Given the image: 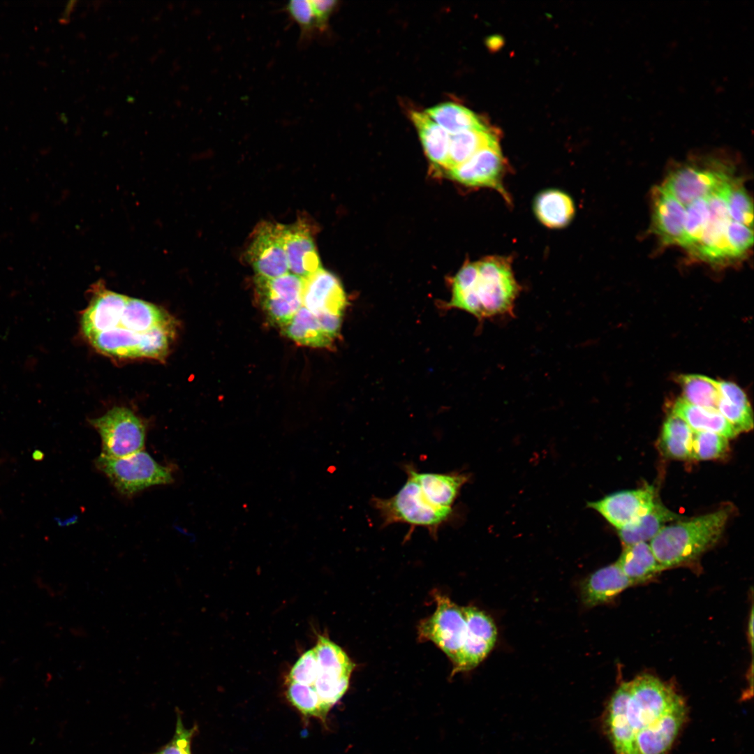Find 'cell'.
Here are the masks:
<instances>
[{
	"instance_id": "cell-34",
	"label": "cell",
	"mask_w": 754,
	"mask_h": 754,
	"mask_svg": "<svg viewBox=\"0 0 754 754\" xmlns=\"http://www.w3.org/2000/svg\"><path fill=\"white\" fill-rule=\"evenodd\" d=\"M708 217L707 198L698 199L686 206L683 247L691 250L700 240Z\"/></svg>"
},
{
	"instance_id": "cell-43",
	"label": "cell",
	"mask_w": 754,
	"mask_h": 754,
	"mask_svg": "<svg viewBox=\"0 0 754 754\" xmlns=\"http://www.w3.org/2000/svg\"><path fill=\"white\" fill-rule=\"evenodd\" d=\"M720 397L726 401L741 406H750L745 392L736 384L728 381H718Z\"/></svg>"
},
{
	"instance_id": "cell-2",
	"label": "cell",
	"mask_w": 754,
	"mask_h": 754,
	"mask_svg": "<svg viewBox=\"0 0 754 754\" xmlns=\"http://www.w3.org/2000/svg\"><path fill=\"white\" fill-rule=\"evenodd\" d=\"M520 291L508 259L487 257L460 269L452 280L447 306L466 311L480 321L512 318Z\"/></svg>"
},
{
	"instance_id": "cell-19",
	"label": "cell",
	"mask_w": 754,
	"mask_h": 754,
	"mask_svg": "<svg viewBox=\"0 0 754 754\" xmlns=\"http://www.w3.org/2000/svg\"><path fill=\"white\" fill-rule=\"evenodd\" d=\"M405 470L417 482L425 497L432 504L445 508H452L461 487L469 479V475L465 473H421L411 465H406Z\"/></svg>"
},
{
	"instance_id": "cell-32",
	"label": "cell",
	"mask_w": 754,
	"mask_h": 754,
	"mask_svg": "<svg viewBox=\"0 0 754 754\" xmlns=\"http://www.w3.org/2000/svg\"><path fill=\"white\" fill-rule=\"evenodd\" d=\"M287 696L290 702L304 715L325 720L329 712L312 686L288 681Z\"/></svg>"
},
{
	"instance_id": "cell-24",
	"label": "cell",
	"mask_w": 754,
	"mask_h": 754,
	"mask_svg": "<svg viewBox=\"0 0 754 754\" xmlns=\"http://www.w3.org/2000/svg\"><path fill=\"white\" fill-rule=\"evenodd\" d=\"M281 333L299 345L330 348L334 340L320 327L312 312L302 306L290 320L280 327Z\"/></svg>"
},
{
	"instance_id": "cell-37",
	"label": "cell",
	"mask_w": 754,
	"mask_h": 754,
	"mask_svg": "<svg viewBox=\"0 0 754 754\" xmlns=\"http://www.w3.org/2000/svg\"><path fill=\"white\" fill-rule=\"evenodd\" d=\"M284 11L300 29V40H310L316 31L314 17L309 0H292L283 6Z\"/></svg>"
},
{
	"instance_id": "cell-36",
	"label": "cell",
	"mask_w": 754,
	"mask_h": 754,
	"mask_svg": "<svg viewBox=\"0 0 754 754\" xmlns=\"http://www.w3.org/2000/svg\"><path fill=\"white\" fill-rule=\"evenodd\" d=\"M267 318L280 327L288 323L302 306L301 301H288L269 296H257Z\"/></svg>"
},
{
	"instance_id": "cell-25",
	"label": "cell",
	"mask_w": 754,
	"mask_h": 754,
	"mask_svg": "<svg viewBox=\"0 0 754 754\" xmlns=\"http://www.w3.org/2000/svg\"><path fill=\"white\" fill-rule=\"evenodd\" d=\"M681 516L660 503H654L651 510L634 523L618 530L623 545L651 540L670 522L679 521Z\"/></svg>"
},
{
	"instance_id": "cell-18",
	"label": "cell",
	"mask_w": 754,
	"mask_h": 754,
	"mask_svg": "<svg viewBox=\"0 0 754 754\" xmlns=\"http://www.w3.org/2000/svg\"><path fill=\"white\" fill-rule=\"evenodd\" d=\"M686 207L662 186L653 193V230L666 244L683 246Z\"/></svg>"
},
{
	"instance_id": "cell-28",
	"label": "cell",
	"mask_w": 754,
	"mask_h": 754,
	"mask_svg": "<svg viewBox=\"0 0 754 754\" xmlns=\"http://www.w3.org/2000/svg\"><path fill=\"white\" fill-rule=\"evenodd\" d=\"M425 113L450 135L488 128L476 114L454 103L437 105L427 109Z\"/></svg>"
},
{
	"instance_id": "cell-35",
	"label": "cell",
	"mask_w": 754,
	"mask_h": 754,
	"mask_svg": "<svg viewBox=\"0 0 754 754\" xmlns=\"http://www.w3.org/2000/svg\"><path fill=\"white\" fill-rule=\"evenodd\" d=\"M727 207L732 221L753 228V202L747 191L737 180L730 186Z\"/></svg>"
},
{
	"instance_id": "cell-44",
	"label": "cell",
	"mask_w": 754,
	"mask_h": 754,
	"mask_svg": "<svg viewBox=\"0 0 754 754\" xmlns=\"http://www.w3.org/2000/svg\"><path fill=\"white\" fill-rule=\"evenodd\" d=\"M748 641H749L750 644H751V649H753V608L751 609L750 619H749V621H748Z\"/></svg>"
},
{
	"instance_id": "cell-29",
	"label": "cell",
	"mask_w": 754,
	"mask_h": 754,
	"mask_svg": "<svg viewBox=\"0 0 754 754\" xmlns=\"http://www.w3.org/2000/svg\"><path fill=\"white\" fill-rule=\"evenodd\" d=\"M693 434V430L683 419L671 413L663 424L660 448L670 458L692 459Z\"/></svg>"
},
{
	"instance_id": "cell-10",
	"label": "cell",
	"mask_w": 754,
	"mask_h": 754,
	"mask_svg": "<svg viewBox=\"0 0 754 754\" xmlns=\"http://www.w3.org/2000/svg\"><path fill=\"white\" fill-rule=\"evenodd\" d=\"M436 609L429 618L421 621L419 637L434 643L450 659L455 662L466 636V623L461 607L449 598L435 593Z\"/></svg>"
},
{
	"instance_id": "cell-14",
	"label": "cell",
	"mask_w": 754,
	"mask_h": 754,
	"mask_svg": "<svg viewBox=\"0 0 754 754\" xmlns=\"http://www.w3.org/2000/svg\"><path fill=\"white\" fill-rule=\"evenodd\" d=\"M654 490L651 486L611 494L588 507L598 512L618 530L626 527L646 515L653 508Z\"/></svg>"
},
{
	"instance_id": "cell-16",
	"label": "cell",
	"mask_w": 754,
	"mask_h": 754,
	"mask_svg": "<svg viewBox=\"0 0 754 754\" xmlns=\"http://www.w3.org/2000/svg\"><path fill=\"white\" fill-rule=\"evenodd\" d=\"M302 306L314 315L343 317L347 298L339 279L323 267L303 279Z\"/></svg>"
},
{
	"instance_id": "cell-5",
	"label": "cell",
	"mask_w": 754,
	"mask_h": 754,
	"mask_svg": "<svg viewBox=\"0 0 754 754\" xmlns=\"http://www.w3.org/2000/svg\"><path fill=\"white\" fill-rule=\"evenodd\" d=\"M177 325L156 328L145 334L116 327L87 339L97 350L113 357L163 360L168 354Z\"/></svg>"
},
{
	"instance_id": "cell-6",
	"label": "cell",
	"mask_w": 754,
	"mask_h": 754,
	"mask_svg": "<svg viewBox=\"0 0 754 754\" xmlns=\"http://www.w3.org/2000/svg\"><path fill=\"white\" fill-rule=\"evenodd\" d=\"M96 465L119 492L127 496L150 486L173 481L170 468L160 465L142 450L117 458L101 454Z\"/></svg>"
},
{
	"instance_id": "cell-31",
	"label": "cell",
	"mask_w": 754,
	"mask_h": 754,
	"mask_svg": "<svg viewBox=\"0 0 754 754\" xmlns=\"http://www.w3.org/2000/svg\"><path fill=\"white\" fill-rule=\"evenodd\" d=\"M313 649L319 669L351 674L355 664L339 646L327 637L318 636Z\"/></svg>"
},
{
	"instance_id": "cell-1",
	"label": "cell",
	"mask_w": 754,
	"mask_h": 754,
	"mask_svg": "<svg viewBox=\"0 0 754 754\" xmlns=\"http://www.w3.org/2000/svg\"><path fill=\"white\" fill-rule=\"evenodd\" d=\"M687 716L670 686L644 674L622 683L611 697L605 727L615 754H667Z\"/></svg>"
},
{
	"instance_id": "cell-4",
	"label": "cell",
	"mask_w": 754,
	"mask_h": 754,
	"mask_svg": "<svg viewBox=\"0 0 754 754\" xmlns=\"http://www.w3.org/2000/svg\"><path fill=\"white\" fill-rule=\"evenodd\" d=\"M406 474L405 484L395 495L388 498L374 497L371 503L378 511L383 526L404 523L424 527L431 536H436L441 526L450 519L452 509L432 504L415 479Z\"/></svg>"
},
{
	"instance_id": "cell-13",
	"label": "cell",
	"mask_w": 754,
	"mask_h": 754,
	"mask_svg": "<svg viewBox=\"0 0 754 754\" xmlns=\"http://www.w3.org/2000/svg\"><path fill=\"white\" fill-rule=\"evenodd\" d=\"M505 170V163L497 144L479 150L448 172L451 178L462 184L491 188L507 198L502 183Z\"/></svg>"
},
{
	"instance_id": "cell-11",
	"label": "cell",
	"mask_w": 754,
	"mask_h": 754,
	"mask_svg": "<svg viewBox=\"0 0 754 754\" xmlns=\"http://www.w3.org/2000/svg\"><path fill=\"white\" fill-rule=\"evenodd\" d=\"M733 182L707 198V223L700 240L690 250L698 257L710 262L736 258L727 239V228L731 221L727 195Z\"/></svg>"
},
{
	"instance_id": "cell-9",
	"label": "cell",
	"mask_w": 754,
	"mask_h": 754,
	"mask_svg": "<svg viewBox=\"0 0 754 754\" xmlns=\"http://www.w3.org/2000/svg\"><path fill=\"white\" fill-rule=\"evenodd\" d=\"M285 225L263 221L250 235L244 257L257 276L273 279L289 272L284 247Z\"/></svg>"
},
{
	"instance_id": "cell-26",
	"label": "cell",
	"mask_w": 754,
	"mask_h": 754,
	"mask_svg": "<svg viewBox=\"0 0 754 754\" xmlns=\"http://www.w3.org/2000/svg\"><path fill=\"white\" fill-rule=\"evenodd\" d=\"M411 117L428 158L435 165L446 168L450 134L425 112L414 111L411 112Z\"/></svg>"
},
{
	"instance_id": "cell-21",
	"label": "cell",
	"mask_w": 754,
	"mask_h": 754,
	"mask_svg": "<svg viewBox=\"0 0 754 754\" xmlns=\"http://www.w3.org/2000/svg\"><path fill=\"white\" fill-rule=\"evenodd\" d=\"M671 413L683 419L693 431L714 432L727 439L739 434L718 410L702 408L682 398L674 402Z\"/></svg>"
},
{
	"instance_id": "cell-7",
	"label": "cell",
	"mask_w": 754,
	"mask_h": 754,
	"mask_svg": "<svg viewBox=\"0 0 754 754\" xmlns=\"http://www.w3.org/2000/svg\"><path fill=\"white\" fill-rule=\"evenodd\" d=\"M727 169L721 161L709 156L700 164L690 162L677 168L662 186L686 207L729 185L734 179Z\"/></svg>"
},
{
	"instance_id": "cell-8",
	"label": "cell",
	"mask_w": 754,
	"mask_h": 754,
	"mask_svg": "<svg viewBox=\"0 0 754 754\" xmlns=\"http://www.w3.org/2000/svg\"><path fill=\"white\" fill-rule=\"evenodd\" d=\"M102 441L101 454L122 457L142 450L145 426L131 409L116 406L99 417L90 420Z\"/></svg>"
},
{
	"instance_id": "cell-17",
	"label": "cell",
	"mask_w": 754,
	"mask_h": 754,
	"mask_svg": "<svg viewBox=\"0 0 754 754\" xmlns=\"http://www.w3.org/2000/svg\"><path fill=\"white\" fill-rule=\"evenodd\" d=\"M92 290L89 304L81 318L82 330L87 339L117 325L128 297L105 288L101 283Z\"/></svg>"
},
{
	"instance_id": "cell-30",
	"label": "cell",
	"mask_w": 754,
	"mask_h": 754,
	"mask_svg": "<svg viewBox=\"0 0 754 754\" xmlns=\"http://www.w3.org/2000/svg\"><path fill=\"white\" fill-rule=\"evenodd\" d=\"M677 380L685 401L702 408L718 410L720 398L718 380L699 374L681 375Z\"/></svg>"
},
{
	"instance_id": "cell-39",
	"label": "cell",
	"mask_w": 754,
	"mask_h": 754,
	"mask_svg": "<svg viewBox=\"0 0 754 754\" xmlns=\"http://www.w3.org/2000/svg\"><path fill=\"white\" fill-rule=\"evenodd\" d=\"M318 672V663L313 649L304 653L295 663L288 675V681L313 686Z\"/></svg>"
},
{
	"instance_id": "cell-12",
	"label": "cell",
	"mask_w": 754,
	"mask_h": 754,
	"mask_svg": "<svg viewBox=\"0 0 754 754\" xmlns=\"http://www.w3.org/2000/svg\"><path fill=\"white\" fill-rule=\"evenodd\" d=\"M466 623L464 644L452 674L475 667L489 654L496 640V628L491 619L476 607H461Z\"/></svg>"
},
{
	"instance_id": "cell-38",
	"label": "cell",
	"mask_w": 754,
	"mask_h": 754,
	"mask_svg": "<svg viewBox=\"0 0 754 754\" xmlns=\"http://www.w3.org/2000/svg\"><path fill=\"white\" fill-rule=\"evenodd\" d=\"M717 409L739 433L753 429V415L751 405L734 404L720 397Z\"/></svg>"
},
{
	"instance_id": "cell-40",
	"label": "cell",
	"mask_w": 754,
	"mask_h": 754,
	"mask_svg": "<svg viewBox=\"0 0 754 754\" xmlns=\"http://www.w3.org/2000/svg\"><path fill=\"white\" fill-rule=\"evenodd\" d=\"M727 239L735 257L741 256L753 245V228L731 220L727 228Z\"/></svg>"
},
{
	"instance_id": "cell-20",
	"label": "cell",
	"mask_w": 754,
	"mask_h": 754,
	"mask_svg": "<svg viewBox=\"0 0 754 754\" xmlns=\"http://www.w3.org/2000/svg\"><path fill=\"white\" fill-rule=\"evenodd\" d=\"M633 585L615 563L596 570L584 582L582 600L589 607L604 604Z\"/></svg>"
},
{
	"instance_id": "cell-42",
	"label": "cell",
	"mask_w": 754,
	"mask_h": 754,
	"mask_svg": "<svg viewBox=\"0 0 754 754\" xmlns=\"http://www.w3.org/2000/svg\"><path fill=\"white\" fill-rule=\"evenodd\" d=\"M315 21L316 30L325 31L328 20L336 7L337 1L332 0H309Z\"/></svg>"
},
{
	"instance_id": "cell-41",
	"label": "cell",
	"mask_w": 754,
	"mask_h": 754,
	"mask_svg": "<svg viewBox=\"0 0 754 754\" xmlns=\"http://www.w3.org/2000/svg\"><path fill=\"white\" fill-rule=\"evenodd\" d=\"M192 734L193 731L186 729L179 718L173 738L158 754H191V739Z\"/></svg>"
},
{
	"instance_id": "cell-3",
	"label": "cell",
	"mask_w": 754,
	"mask_h": 754,
	"mask_svg": "<svg viewBox=\"0 0 754 754\" xmlns=\"http://www.w3.org/2000/svg\"><path fill=\"white\" fill-rule=\"evenodd\" d=\"M730 513L725 507L664 526L650 540L656 559L664 570L695 560L719 540Z\"/></svg>"
},
{
	"instance_id": "cell-33",
	"label": "cell",
	"mask_w": 754,
	"mask_h": 754,
	"mask_svg": "<svg viewBox=\"0 0 754 754\" xmlns=\"http://www.w3.org/2000/svg\"><path fill=\"white\" fill-rule=\"evenodd\" d=\"M728 450L727 438L714 432L693 431L692 459H715L725 456Z\"/></svg>"
},
{
	"instance_id": "cell-15",
	"label": "cell",
	"mask_w": 754,
	"mask_h": 754,
	"mask_svg": "<svg viewBox=\"0 0 754 754\" xmlns=\"http://www.w3.org/2000/svg\"><path fill=\"white\" fill-rule=\"evenodd\" d=\"M284 247L289 272L305 279L321 269V262L313 238V223L300 216L285 225Z\"/></svg>"
},
{
	"instance_id": "cell-22",
	"label": "cell",
	"mask_w": 754,
	"mask_h": 754,
	"mask_svg": "<svg viewBox=\"0 0 754 754\" xmlns=\"http://www.w3.org/2000/svg\"><path fill=\"white\" fill-rule=\"evenodd\" d=\"M616 563L634 585L652 579L664 570L646 542L624 545Z\"/></svg>"
},
{
	"instance_id": "cell-23",
	"label": "cell",
	"mask_w": 754,
	"mask_h": 754,
	"mask_svg": "<svg viewBox=\"0 0 754 754\" xmlns=\"http://www.w3.org/2000/svg\"><path fill=\"white\" fill-rule=\"evenodd\" d=\"M533 209L538 220L550 228L565 227L575 214V205L571 198L556 189L540 192L534 200Z\"/></svg>"
},
{
	"instance_id": "cell-27",
	"label": "cell",
	"mask_w": 754,
	"mask_h": 754,
	"mask_svg": "<svg viewBox=\"0 0 754 754\" xmlns=\"http://www.w3.org/2000/svg\"><path fill=\"white\" fill-rule=\"evenodd\" d=\"M498 144L497 135L491 128L472 129L450 135L448 170L466 161L479 150Z\"/></svg>"
}]
</instances>
